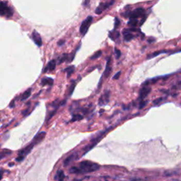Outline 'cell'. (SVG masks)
Wrapping results in <instances>:
<instances>
[{"instance_id":"ac0fdd59","label":"cell","mask_w":181,"mask_h":181,"mask_svg":"<svg viewBox=\"0 0 181 181\" xmlns=\"http://www.w3.org/2000/svg\"><path fill=\"white\" fill-rule=\"evenodd\" d=\"M31 92H32V89H28L24 93H23V94L21 96V100H25L26 99H28V98L31 96Z\"/></svg>"},{"instance_id":"9a60e30c","label":"cell","mask_w":181,"mask_h":181,"mask_svg":"<svg viewBox=\"0 0 181 181\" xmlns=\"http://www.w3.org/2000/svg\"><path fill=\"white\" fill-rule=\"evenodd\" d=\"M123 36H124V39L125 41H130L131 40L134 38V35L132 33L131 29H125L123 31Z\"/></svg>"},{"instance_id":"d4e9b609","label":"cell","mask_w":181,"mask_h":181,"mask_svg":"<svg viewBox=\"0 0 181 181\" xmlns=\"http://www.w3.org/2000/svg\"><path fill=\"white\" fill-rule=\"evenodd\" d=\"M76 81H73L72 84H71V86L70 87V88H69V96H71L72 95L73 92L74 91V89H75L76 87Z\"/></svg>"},{"instance_id":"4fadbf2b","label":"cell","mask_w":181,"mask_h":181,"mask_svg":"<svg viewBox=\"0 0 181 181\" xmlns=\"http://www.w3.org/2000/svg\"><path fill=\"white\" fill-rule=\"evenodd\" d=\"M56 64L57 62L55 59H53L47 63V66L45 67V70H44V72H53V70H55L56 67Z\"/></svg>"},{"instance_id":"484cf974","label":"cell","mask_w":181,"mask_h":181,"mask_svg":"<svg viewBox=\"0 0 181 181\" xmlns=\"http://www.w3.org/2000/svg\"><path fill=\"white\" fill-rule=\"evenodd\" d=\"M101 55H102V51H101V50H98V51H97L96 53H95L91 57V60L96 59L98 58L99 57H100Z\"/></svg>"},{"instance_id":"f546056e","label":"cell","mask_w":181,"mask_h":181,"mask_svg":"<svg viewBox=\"0 0 181 181\" xmlns=\"http://www.w3.org/2000/svg\"><path fill=\"white\" fill-rule=\"evenodd\" d=\"M146 103H147V102H146V101H144V100H142L141 101H140V103H139V108L142 109V108H144L145 106L146 105Z\"/></svg>"},{"instance_id":"8992f818","label":"cell","mask_w":181,"mask_h":181,"mask_svg":"<svg viewBox=\"0 0 181 181\" xmlns=\"http://www.w3.org/2000/svg\"><path fill=\"white\" fill-rule=\"evenodd\" d=\"M144 14V9L143 8H136L131 12H127L125 14V16H128L130 19H138Z\"/></svg>"},{"instance_id":"3957f363","label":"cell","mask_w":181,"mask_h":181,"mask_svg":"<svg viewBox=\"0 0 181 181\" xmlns=\"http://www.w3.org/2000/svg\"><path fill=\"white\" fill-rule=\"evenodd\" d=\"M34 146H35V144H34L33 142H31V144H30L28 145V146H27L26 147L20 151L19 152V155H18V156L16 158V161L20 162L25 159V156H27L28 153H30L31 151H32V149H33Z\"/></svg>"},{"instance_id":"4dcf8cb0","label":"cell","mask_w":181,"mask_h":181,"mask_svg":"<svg viewBox=\"0 0 181 181\" xmlns=\"http://www.w3.org/2000/svg\"><path fill=\"white\" fill-rule=\"evenodd\" d=\"M120 20L118 19L117 18H115V29H116V28L120 25Z\"/></svg>"},{"instance_id":"cb8c5ba5","label":"cell","mask_w":181,"mask_h":181,"mask_svg":"<svg viewBox=\"0 0 181 181\" xmlns=\"http://www.w3.org/2000/svg\"><path fill=\"white\" fill-rule=\"evenodd\" d=\"M11 153H12V152H11L10 150H8V149H3V150L2 151V152H1V157H0V158H1V159H3L4 156H8V155H10Z\"/></svg>"},{"instance_id":"1f68e13d","label":"cell","mask_w":181,"mask_h":181,"mask_svg":"<svg viewBox=\"0 0 181 181\" xmlns=\"http://www.w3.org/2000/svg\"><path fill=\"white\" fill-rule=\"evenodd\" d=\"M120 74H121V72H117L115 75L113 77V79H115V80H117V79H119V77L120 76Z\"/></svg>"},{"instance_id":"9c48e42d","label":"cell","mask_w":181,"mask_h":181,"mask_svg":"<svg viewBox=\"0 0 181 181\" xmlns=\"http://www.w3.org/2000/svg\"><path fill=\"white\" fill-rule=\"evenodd\" d=\"M109 98H110V91H107L104 94H103L100 96L99 100H98V104L100 106L106 105L109 102Z\"/></svg>"},{"instance_id":"ffe728a7","label":"cell","mask_w":181,"mask_h":181,"mask_svg":"<svg viewBox=\"0 0 181 181\" xmlns=\"http://www.w3.org/2000/svg\"><path fill=\"white\" fill-rule=\"evenodd\" d=\"M64 178H65V176H64V171L63 170H58L57 174H56L55 177V180L62 181L64 180Z\"/></svg>"},{"instance_id":"d6a6232c","label":"cell","mask_w":181,"mask_h":181,"mask_svg":"<svg viewBox=\"0 0 181 181\" xmlns=\"http://www.w3.org/2000/svg\"><path fill=\"white\" fill-rule=\"evenodd\" d=\"M64 42H65L64 40H59V41L57 42V45H58L59 46H62V45H64Z\"/></svg>"},{"instance_id":"5bb4252c","label":"cell","mask_w":181,"mask_h":181,"mask_svg":"<svg viewBox=\"0 0 181 181\" xmlns=\"http://www.w3.org/2000/svg\"><path fill=\"white\" fill-rule=\"evenodd\" d=\"M78 153H72V155H70V156H68L67 159L64 160V166L66 167V166H69V165L72 163V162H73L74 160H76V159H77V158H78Z\"/></svg>"},{"instance_id":"44dd1931","label":"cell","mask_w":181,"mask_h":181,"mask_svg":"<svg viewBox=\"0 0 181 181\" xmlns=\"http://www.w3.org/2000/svg\"><path fill=\"white\" fill-rule=\"evenodd\" d=\"M69 59H70V55H69V54H67V53L63 54V55L59 58L58 64H60L61 63H62V62H64L65 61L69 62Z\"/></svg>"},{"instance_id":"7a4b0ae2","label":"cell","mask_w":181,"mask_h":181,"mask_svg":"<svg viewBox=\"0 0 181 181\" xmlns=\"http://www.w3.org/2000/svg\"><path fill=\"white\" fill-rule=\"evenodd\" d=\"M110 129H112V127H109V128L108 129H106L105 131H102V132H98L96 136H93V137L91 139V141H90V144L87 145L86 146H84V152H83L82 156H84V155H85V154H87V153H88L90 150H91L97 144L98 142H100V139L103 138V136H104V135H105V134H106V133L110 130Z\"/></svg>"},{"instance_id":"f1b7e54d","label":"cell","mask_w":181,"mask_h":181,"mask_svg":"<svg viewBox=\"0 0 181 181\" xmlns=\"http://www.w3.org/2000/svg\"><path fill=\"white\" fill-rule=\"evenodd\" d=\"M164 98H157V99H156L155 100H153V104H154V105H158L159 103H161L162 101L164 100Z\"/></svg>"},{"instance_id":"8fae6325","label":"cell","mask_w":181,"mask_h":181,"mask_svg":"<svg viewBox=\"0 0 181 181\" xmlns=\"http://www.w3.org/2000/svg\"><path fill=\"white\" fill-rule=\"evenodd\" d=\"M45 135H46V132H40L38 134H37L36 136L34 137V139H33L32 142L36 146V144H39V143L42 142L45 137Z\"/></svg>"},{"instance_id":"5b68a950","label":"cell","mask_w":181,"mask_h":181,"mask_svg":"<svg viewBox=\"0 0 181 181\" xmlns=\"http://www.w3.org/2000/svg\"><path fill=\"white\" fill-rule=\"evenodd\" d=\"M92 21H93V17L89 16L82 22L81 26H80V30H79L81 35L84 36L85 34L87 33L89 28L90 25L91 24Z\"/></svg>"},{"instance_id":"30bf717a","label":"cell","mask_w":181,"mask_h":181,"mask_svg":"<svg viewBox=\"0 0 181 181\" xmlns=\"http://www.w3.org/2000/svg\"><path fill=\"white\" fill-rule=\"evenodd\" d=\"M32 38H33V40L34 42H35V43H36L38 47L42 46V38H41V37H40V34L38 33L36 31H33V33H32Z\"/></svg>"},{"instance_id":"7c38bea8","label":"cell","mask_w":181,"mask_h":181,"mask_svg":"<svg viewBox=\"0 0 181 181\" xmlns=\"http://www.w3.org/2000/svg\"><path fill=\"white\" fill-rule=\"evenodd\" d=\"M112 71V65H111V57H109L108 60H107V64H106V70L104 71V73H103V76L105 78H108L110 73H111Z\"/></svg>"},{"instance_id":"4316f807","label":"cell","mask_w":181,"mask_h":181,"mask_svg":"<svg viewBox=\"0 0 181 181\" xmlns=\"http://www.w3.org/2000/svg\"><path fill=\"white\" fill-rule=\"evenodd\" d=\"M137 23H138V21L136 20V19H130L128 22V25L131 27H136Z\"/></svg>"},{"instance_id":"d6986e66","label":"cell","mask_w":181,"mask_h":181,"mask_svg":"<svg viewBox=\"0 0 181 181\" xmlns=\"http://www.w3.org/2000/svg\"><path fill=\"white\" fill-rule=\"evenodd\" d=\"M168 52H169V51H168V50H159V51H156V52H154V53H151V54H149V55H147V59L153 58V57H155L159 55H161V54H163V53H168Z\"/></svg>"},{"instance_id":"ba28073f","label":"cell","mask_w":181,"mask_h":181,"mask_svg":"<svg viewBox=\"0 0 181 181\" xmlns=\"http://www.w3.org/2000/svg\"><path fill=\"white\" fill-rule=\"evenodd\" d=\"M113 2H114V1H111L110 3H106V4L102 3V4H100V5L98 6L97 8L96 9V13L97 14H100L104 10H106V8L110 7L113 4Z\"/></svg>"},{"instance_id":"7402d4cb","label":"cell","mask_w":181,"mask_h":181,"mask_svg":"<svg viewBox=\"0 0 181 181\" xmlns=\"http://www.w3.org/2000/svg\"><path fill=\"white\" fill-rule=\"evenodd\" d=\"M74 70H75L74 66H70V67H67V68L64 70V72H67V78L70 77V76L72 74V73L74 72Z\"/></svg>"},{"instance_id":"603a6c76","label":"cell","mask_w":181,"mask_h":181,"mask_svg":"<svg viewBox=\"0 0 181 181\" xmlns=\"http://www.w3.org/2000/svg\"><path fill=\"white\" fill-rule=\"evenodd\" d=\"M83 115H81L80 114H74L73 115L72 119L71 120V122H75V121H78V120H81L83 119Z\"/></svg>"},{"instance_id":"2e32d148","label":"cell","mask_w":181,"mask_h":181,"mask_svg":"<svg viewBox=\"0 0 181 181\" xmlns=\"http://www.w3.org/2000/svg\"><path fill=\"white\" fill-rule=\"evenodd\" d=\"M53 83H54V80H53V79L50 78V77H44L41 79V81H40V84L42 86H45V85L52 86Z\"/></svg>"},{"instance_id":"52a82bcc","label":"cell","mask_w":181,"mask_h":181,"mask_svg":"<svg viewBox=\"0 0 181 181\" xmlns=\"http://www.w3.org/2000/svg\"><path fill=\"white\" fill-rule=\"evenodd\" d=\"M151 90V87H148V86H144V87H142V89H140V91H139V99H140L141 100H143V99H144L150 93Z\"/></svg>"},{"instance_id":"836d02e7","label":"cell","mask_w":181,"mask_h":181,"mask_svg":"<svg viewBox=\"0 0 181 181\" xmlns=\"http://www.w3.org/2000/svg\"><path fill=\"white\" fill-rule=\"evenodd\" d=\"M10 106V107H11V108H13V107H14V100H13V101L11 102V104H10V106Z\"/></svg>"},{"instance_id":"e0dca14e","label":"cell","mask_w":181,"mask_h":181,"mask_svg":"<svg viewBox=\"0 0 181 181\" xmlns=\"http://www.w3.org/2000/svg\"><path fill=\"white\" fill-rule=\"evenodd\" d=\"M109 37L110 38H111L113 40L115 41L116 40H117L120 38V33L118 31H116V29H114L113 31H110L109 33Z\"/></svg>"},{"instance_id":"83f0119b","label":"cell","mask_w":181,"mask_h":181,"mask_svg":"<svg viewBox=\"0 0 181 181\" xmlns=\"http://www.w3.org/2000/svg\"><path fill=\"white\" fill-rule=\"evenodd\" d=\"M115 57L116 59H119L121 56V51L120 50H118L117 48H115Z\"/></svg>"},{"instance_id":"6da1fadb","label":"cell","mask_w":181,"mask_h":181,"mask_svg":"<svg viewBox=\"0 0 181 181\" xmlns=\"http://www.w3.org/2000/svg\"><path fill=\"white\" fill-rule=\"evenodd\" d=\"M100 168V166L90 161H83L79 163L78 166H73L70 169L71 173L74 174H84L96 171Z\"/></svg>"},{"instance_id":"277c9868","label":"cell","mask_w":181,"mask_h":181,"mask_svg":"<svg viewBox=\"0 0 181 181\" xmlns=\"http://www.w3.org/2000/svg\"><path fill=\"white\" fill-rule=\"evenodd\" d=\"M0 13H1L2 16H5L8 18L12 16V15H13V11L11 10V8L8 7L6 3L4 2H2L0 4Z\"/></svg>"}]
</instances>
